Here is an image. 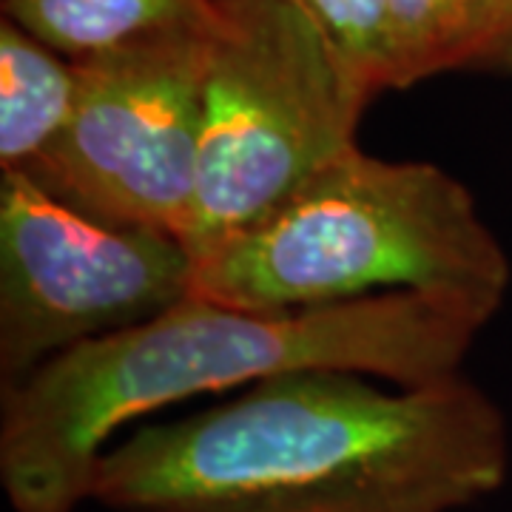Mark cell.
Wrapping results in <instances>:
<instances>
[{
	"mask_svg": "<svg viewBox=\"0 0 512 512\" xmlns=\"http://www.w3.org/2000/svg\"><path fill=\"white\" fill-rule=\"evenodd\" d=\"M370 86L299 0H217L202 83L194 259L356 146Z\"/></svg>",
	"mask_w": 512,
	"mask_h": 512,
	"instance_id": "cell-4",
	"label": "cell"
},
{
	"mask_svg": "<svg viewBox=\"0 0 512 512\" xmlns=\"http://www.w3.org/2000/svg\"><path fill=\"white\" fill-rule=\"evenodd\" d=\"M291 370L114 441L92 501L114 512H456L510 470L495 402L464 376L382 387Z\"/></svg>",
	"mask_w": 512,
	"mask_h": 512,
	"instance_id": "cell-1",
	"label": "cell"
},
{
	"mask_svg": "<svg viewBox=\"0 0 512 512\" xmlns=\"http://www.w3.org/2000/svg\"><path fill=\"white\" fill-rule=\"evenodd\" d=\"M183 239L97 220L23 174L0 177V390L194 291Z\"/></svg>",
	"mask_w": 512,
	"mask_h": 512,
	"instance_id": "cell-5",
	"label": "cell"
},
{
	"mask_svg": "<svg viewBox=\"0 0 512 512\" xmlns=\"http://www.w3.org/2000/svg\"><path fill=\"white\" fill-rule=\"evenodd\" d=\"M493 69H504L512 74V0H504V37L493 60Z\"/></svg>",
	"mask_w": 512,
	"mask_h": 512,
	"instance_id": "cell-12",
	"label": "cell"
},
{
	"mask_svg": "<svg viewBox=\"0 0 512 512\" xmlns=\"http://www.w3.org/2000/svg\"><path fill=\"white\" fill-rule=\"evenodd\" d=\"M490 319L421 293L308 311H248L191 293L0 390L3 493L15 512H74L92 501L97 464L128 424L279 373L333 367L402 387L456 376Z\"/></svg>",
	"mask_w": 512,
	"mask_h": 512,
	"instance_id": "cell-2",
	"label": "cell"
},
{
	"mask_svg": "<svg viewBox=\"0 0 512 512\" xmlns=\"http://www.w3.org/2000/svg\"><path fill=\"white\" fill-rule=\"evenodd\" d=\"M393 89L424 77L473 66V49L458 18L456 0H387Z\"/></svg>",
	"mask_w": 512,
	"mask_h": 512,
	"instance_id": "cell-9",
	"label": "cell"
},
{
	"mask_svg": "<svg viewBox=\"0 0 512 512\" xmlns=\"http://www.w3.org/2000/svg\"><path fill=\"white\" fill-rule=\"evenodd\" d=\"M217 0H3V15L69 60L205 29Z\"/></svg>",
	"mask_w": 512,
	"mask_h": 512,
	"instance_id": "cell-8",
	"label": "cell"
},
{
	"mask_svg": "<svg viewBox=\"0 0 512 512\" xmlns=\"http://www.w3.org/2000/svg\"><path fill=\"white\" fill-rule=\"evenodd\" d=\"M208 32H171L74 60L72 120L26 174L89 217L185 242L200 174Z\"/></svg>",
	"mask_w": 512,
	"mask_h": 512,
	"instance_id": "cell-6",
	"label": "cell"
},
{
	"mask_svg": "<svg viewBox=\"0 0 512 512\" xmlns=\"http://www.w3.org/2000/svg\"><path fill=\"white\" fill-rule=\"evenodd\" d=\"M336 52L370 86L393 89V46L387 0H299Z\"/></svg>",
	"mask_w": 512,
	"mask_h": 512,
	"instance_id": "cell-10",
	"label": "cell"
},
{
	"mask_svg": "<svg viewBox=\"0 0 512 512\" xmlns=\"http://www.w3.org/2000/svg\"><path fill=\"white\" fill-rule=\"evenodd\" d=\"M74 60L23 26L0 23V168L32 171L63 137L74 111Z\"/></svg>",
	"mask_w": 512,
	"mask_h": 512,
	"instance_id": "cell-7",
	"label": "cell"
},
{
	"mask_svg": "<svg viewBox=\"0 0 512 512\" xmlns=\"http://www.w3.org/2000/svg\"><path fill=\"white\" fill-rule=\"evenodd\" d=\"M510 282V256L467 185L439 165L382 160L356 143L202 254L191 293L248 311L421 293L495 316Z\"/></svg>",
	"mask_w": 512,
	"mask_h": 512,
	"instance_id": "cell-3",
	"label": "cell"
},
{
	"mask_svg": "<svg viewBox=\"0 0 512 512\" xmlns=\"http://www.w3.org/2000/svg\"><path fill=\"white\" fill-rule=\"evenodd\" d=\"M456 9L473 49V66H493L504 37V0H456Z\"/></svg>",
	"mask_w": 512,
	"mask_h": 512,
	"instance_id": "cell-11",
	"label": "cell"
}]
</instances>
